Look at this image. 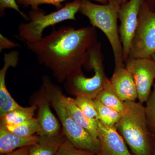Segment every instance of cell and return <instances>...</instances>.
I'll use <instances>...</instances> for the list:
<instances>
[{
  "label": "cell",
  "mask_w": 155,
  "mask_h": 155,
  "mask_svg": "<svg viewBox=\"0 0 155 155\" xmlns=\"http://www.w3.org/2000/svg\"><path fill=\"white\" fill-rule=\"evenodd\" d=\"M96 28L88 25L76 29L62 26L34 43L24 42L38 63L49 68L60 83L81 69L89 50L97 42Z\"/></svg>",
  "instance_id": "6da1fadb"
},
{
  "label": "cell",
  "mask_w": 155,
  "mask_h": 155,
  "mask_svg": "<svg viewBox=\"0 0 155 155\" xmlns=\"http://www.w3.org/2000/svg\"><path fill=\"white\" fill-rule=\"evenodd\" d=\"M41 86L50 105L58 115L65 138L78 148L99 155V141L95 140L70 116L64 103L65 95L61 87L53 83L47 75L42 78Z\"/></svg>",
  "instance_id": "7a4b0ae2"
},
{
  "label": "cell",
  "mask_w": 155,
  "mask_h": 155,
  "mask_svg": "<svg viewBox=\"0 0 155 155\" xmlns=\"http://www.w3.org/2000/svg\"><path fill=\"white\" fill-rule=\"evenodd\" d=\"M120 7L115 4L98 5L90 0H81L79 11L88 18L91 25L99 28L107 37L114 54L115 68L125 66L118 25Z\"/></svg>",
  "instance_id": "3957f363"
},
{
  "label": "cell",
  "mask_w": 155,
  "mask_h": 155,
  "mask_svg": "<svg viewBox=\"0 0 155 155\" xmlns=\"http://www.w3.org/2000/svg\"><path fill=\"white\" fill-rule=\"evenodd\" d=\"M127 109L116 126L134 155H151L150 133L143 104L125 102Z\"/></svg>",
  "instance_id": "277c9868"
},
{
  "label": "cell",
  "mask_w": 155,
  "mask_h": 155,
  "mask_svg": "<svg viewBox=\"0 0 155 155\" xmlns=\"http://www.w3.org/2000/svg\"><path fill=\"white\" fill-rule=\"evenodd\" d=\"M101 44L97 42L89 50L84 66L94 71L91 77H87L82 70L72 74L65 82L66 90L75 96H83L94 99L110 82L104 71Z\"/></svg>",
  "instance_id": "5b68a950"
},
{
  "label": "cell",
  "mask_w": 155,
  "mask_h": 155,
  "mask_svg": "<svg viewBox=\"0 0 155 155\" xmlns=\"http://www.w3.org/2000/svg\"><path fill=\"white\" fill-rule=\"evenodd\" d=\"M80 5L81 0H74L66 3L62 8L49 14L39 7L31 8L28 14L29 22L19 24V37L16 36L24 42H37L42 38L45 28L66 20L76 21V14L79 12Z\"/></svg>",
  "instance_id": "8992f818"
},
{
  "label": "cell",
  "mask_w": 155,
  "mask_h": 155,
  "mask_svg": "<svg viewBox=\"0 0 155 155\" xmlns=\"http://www.w3.org/2000/svg\"><path fill=\"white\" fill-rule=\"evenodd\" d=\"M155 54V12L143 1L128 58H151Z\"/></svg>",
  "instance_id": "52a82bcc"
},
{
  "label": "cell",
  "mask_w": 155,
  "mask_h": 155,
  "mask_svg": "<svg viewBox=\"0 0 155 155\" xmlns=\"http://www.w3.org/2000/svg\"><path fill=\"white\" fill-rule=\"evenodd\" d=\"M125 67L133 76L139 102L146 103L155 81V61L153 58H128Z\"/></svg>",
  "instance_id": "ba28073f"
},
{
  "label": "cell",
  "mask_w": 155,
  "mask_h": 155,
  "mask_svg": "<svg viewBox=\"0 0 155 155\" xmlns=\"http://www.w3.org/2000/svg\"><path fill=\"white\" fill-rule=\"evenodd\" d=\"M143 0H129L119 8L118 19L120 21L119 33L123 48L124 62L128 53L138 22L139 13Z\"/></svg>",
  "instance_id": "9c48e42d"
},
{
  "label": "cell",
  "mask_w": 155,
  "mask_h": 155,
  "mask_svg": "<svg viewBox=\"0 0 155 155\" xmlns=\"http://www.w3.org/2000/svg\"><path fill=\"white\" fill-rule=\"evenodd\" d=\"M33 104L37 107V119L41 137H59L63 134L61 125L51 109L49 101L42 87L33 95Z\"/></svg>",
  "instance_id": "30bf717a"
},
{
  "label": "cell",
  "mask_w": 155,
  "mask_h": 155,
  "mask_svg": "<svg viewBox=\"0 0 155 155\" xmlns=\"http://www.w3.org/2000/svg\"><path fill=\"white\" fill-rule=\"evenodd\" d=\"M97 134L99 155H132L116 127H107L98 120Z\"/></svg>",
  "instance_id": "8fae6325"
},
{
  "label": "cell",
  "mask_w": 155,
  "mask_h": 155,
  "mask_svg": "<svg viewBox=\"0 0 155 155\" xmlns=\"http://www.w3.org/2000/svg\"><path fill=\"white\" fill-rule=\"evenodd\" d=\"M19 60V52L16 50L4 53V65L0 70V118L20 106L11 97L6 84V75L10 67H16Z\"/></svg>",
  "instance_id": "7c38bea8"
},
{
  "label": "cell",
  "mask_w": 155,
  "mask_h": 155,
  "mask_svg": "<svg viewBox=\"0 0 155 155\" xmlns=\"http://www.w3.org/2000/svg\"><path fill=\"white\" fill-rule=\"evenodd\" d=\"M110 80L114 91L123 101H135L138 99L133 76L125 66L115 68Z\"/></svg>",
  "instance_id": "4fadbf2b"
},
{
  "label": "cell",
  "mask_w": 155,
  "mask_h": 155,
  "mask_svg": "<svg viewBox=\"0 0 155 155\" xmlns=\"http://www.w3.org/2000/svg\"><path fill=\"white\" fill-rule=\"evenodd\" d=\"M39 136L35 134L28 137L19 136L9 131L0 122V154H4L18 149L31 146L38 143Z\"/></svg>",
  "instance_id": "5bb4252c"
},
{
  "label": "cell",
  "mask_w": 155,
  "mask_h": 155,
  "mask_svg": "<svg viewBox=\"0 0 155 155\" xmlns=\"http://www.w3.org/2000/svg\"><path fill=\"white\" fill-rule=\"evenodd\" d=\"M64 102L71 117L78 124L84 128L94 139L99 141L97 121L87 118L75 104L73 98L64 96Z\"/></svg>",
  "instance_id": "9a60e30c"
},
{
  "label": "cell",
  "mask_w": 155,
  "mask_h": 155,
  "mask_svg": "<svg viewBox=\"0 0 155 155\" xmlns=\"http://www.w3.org/2000/svg\"><path fill=\"white\" fill-rule=\"evenodd\" d=\"M65 137L63 134L59 137H41L38 143L30 147L29 155H57Z\"/></svg>",
  "instance_id": "2e32d148"
},
{
  "label": "cell",
  "mask_w": 155,
  "mask_h": 155,
  "mask_svg": "<svg viewBox=\"0 0 155 155\" xmlns=\"http://www.w3.org/2000/svg\"><path fill=\"white\" fill-rule=\"evenodd\" d=\"M37 109V107L36 105L34 104L29 107L19 106L18 107L0 118V122L7 125H16L21 124L34 118L35 112Z\"/></svg>",
  "instance_id": "e0dca14e"
},
{
  "label": "cell",
  "mask_w": 155,
  "mask_h": 155,
  "mask_svg": "<svg viewBox=\"0 0 155 155\" xmlns=\"http://www.w3.org/2000/svg\"><path fill=\"white\" fill-rule=\"evenodd\" d=\"M96 98L104 105L112 108L122 114H124L127 109L126 102L122 101L116 94L111 85L110 80L107 85Z\"/></svg>",
  "instance_id": "ac0fdd59"
},
{
  "label": "cell",
  "mask_w": 155,
  "mask_h": 155,
  "mask_svg": "<svg viewBox=\"0 0 155 155\" xmlns=\"http://www.w3.org/2000/svg\"><path fill=\"white\" fill-rule=\"evenodd\" d=\"M94 101L100 122L107 127H116L123 114L103 104L97 99Z\"/></svg>",
  "instance_id": "d6986e66"
},
{
  "label": "cell",
  "mask_w": 155,
  "mask_h": 155,
  "mask_svg": "<svg viewBox=\"0 0 155 155\" xmlns=\"http://www.w3.org/2000/svg\"><path fill=\"white\" fill-rule=\"evenodd\" d=\"M3 124L11 133L22 137H28L37 134L40 130L38 121L35 117L18 125Z\"/></svg>",
  "instance_id": "ffe728a7"
},
{
  "label": "cell",
  "mask_w": 155,
  "mask_h": 155,
  "mask_svg": "<svg viewBox=\"0 0 155 155\" xmlns=\"http://www.w3.org/2000/svg\"><path fill=\"white\" fill-rule=\"evenodd\" d=\"M75 104L89 119L99 120L98 115L94 99L83 96H77L73 98Z\"/></svg>",
  "instance_id": "44dd1931"
},
{
  "label": "cell",
  "mask_w": 155,
  "mask_h": 155,
  "mask_svg": "<svg viewBox=\"0 0 155 155\" xmlns=\"http://www.w3.org/2000/svg\"><path fill=\"white\" fill-rule=\"evenodd\" d=\"M67 0H16L18 5L27 8L30 6L31 8H37L40 5L47 4L54 6L57 10H60L64 7L62 4L63 2ZM95 1L102 4H107L106 0H90Z\"/></svg>",
  "instance_id": "7402d4cb"
},
{
  "label": "cell",
  "mask_w": 155,
  "mask_h": 155,
  "mask_svg": "<svg viewBox=\"0 0 155 155\" xmlns=\"http://www.w3.org/2000/svg\"><path fill=\"white\" fill-rule=\"evenodd\" d=\"M146 116L150 132L155 134V82L149 97L146 102Z\"/></svg>",
  "instance_id": "603a6c76"
},
{
  "label": "cell",
  "mask_w": 155,
  "mask_h": 155,
  "mask_svg": "<svg viewBox=\"0 0 155 155\" xmlns=\"http://www.w3.org/2000/svg\"><path fill=\"white\" fill-rule=\"evenodd\" d=\"M57 155H99L78 148L66 138L61 143Z\"/></svg>",
  "instance_id": "cb8c5ba5"
},
{
  "label": "cell",
  "mask_w": 155,
  "mask_h": 155,
  "mask_svg": "<svg viewBox=\"0 0 155 155\" xmlns=\"http://www.w3.org/2000/svg\"><path fill=\"white\" fill-rule=\"evenodd\" d=\"M8 8L13 9L17 11L25 20L29 21L28 15L20 10L16 0H0V16L1 17L5 16V11Z\"/></svg>",
  "instance_id": "d4e9b609"
},
{
  "label": "cell",
  "mask_w": 155,
  "mask_h": 155,
  "mask_svg": "<svg viewBox=\"0 0 155 155\" xmlns=\"http://www.w3.org/2000/svg\"><path fill=\"white\" fill-rule=\"evenodd\" d=\"M19 46L18 44L14 42L11 40L0 34V51L4 49H11Z\"/></svg>",
  "instance_id": "484cf974"
},
{
  "label": "cell",
  "mask_w": 155,
  "mask_h": 155,
  "mask_svg": "<svg viewBox=\"0 0 155 155\" xmlns=\"http://www.w3.org/2000/svg\"><path fill=\"white\" fill-rule=\"evenodd\" d=\"M30 147L21 148L11 152L1 155H28L29 154Z\"/></svg>",
  "instance_id": "4316f807"
},
{
  "label": "cell",
  "mask_w": 155,
  "mask_h": 155,
  "mask_svg": "<svg viewBox=\"0 0 155 155\" xmlns=\"http://www.w3.org/2000/svg\"><path fill=\"white\" fill-rule=\"evenodd\" d=\"M148 7L155 12V0H143Z\"/></svg>",
  "instance_id": "83f0119b"
},
{
  "label": "cell",
  "mask_w": 155,
  "mask_h": 155,
  "mask_svg": "<svg viewBox=\"0 0 155 155\" xmlns=\"http://www.w3.org/2000/svg\"><path fill=\"white\" fill-rule=\"evenodd\" d=\"M107 3L115 4L121 6L129 0H106Z\"/></svg>",
  "instance_id": "f1b7e54d"
},
{
  "label": "cell",
  "mask_w": 155,
  "mask_h": 155,
  "mask_svg": "<svg viewBox=\"0 0 155 155\" xmlns=\"http://www.w3.org/2000/svg\"><path fill=\"white\" fill-rule=\"evenodd\" d=\"M152 58H153V60H154L155 61V54L153 56Z\"/></svg>",
  "instance_id": "f546056e"
},
{
  "label": "cell",
  "mask_w": 155,
  "mask_h": 155,
  "mask_svg": "<svg viewBox=\"0 0 155 155\" xmlns=\"http://www.w3.org/2000/svg\"><path fill=\"white\" fill-rule=\"evenodd\" d=\"M28 155H29V154Z\"/></svg>",
  "instance_id": "4dcf8cb0"
},
{
  "label": "cell",
  "mask_w": 155,
  "mask_h": 155,
  "mask_svg": "<svg viewBox=\"0 0 155 155\" xmlns=\"http://www.w3.org/2000/svg\"></svg>",
  "instance_id": "1f68e13d"
}]
</instances>
